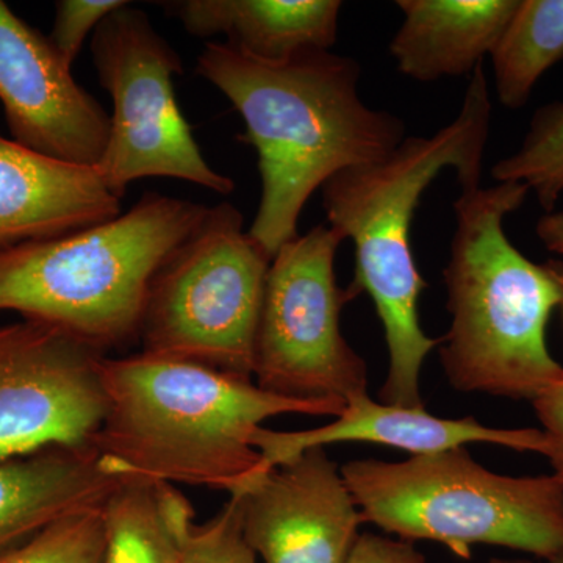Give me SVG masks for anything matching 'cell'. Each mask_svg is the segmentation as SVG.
I'll list each match as a JSON object with an SVG mask.
<instances>
[{"instance_id": "obj_22", "label": "cell", "mask_w": 563, "mask_h": 563, "mask_svg": "<svg viewBox=\"0 0 563 563\" xmlns=\"http://www.w3.org/2000/svg\"><path fill=\"white\" fill-rule=\"evenodd\" d=\"M102 506L54 521L25 542L0 553V563H102Z\"/></svg>"}, {"instance_id": "obj_1", "label": "cell", "mask_w": 563, "mask_h": 563, "mask_svg": "<svg viewBox=\"0 0 563 563\" xmlns=\"http://www.w3.org/2000/svg\"><path fill=\"white\" fill-rule=\"evenodd\" d=\"M196 73L242 114L239 140L257 152L262 195L247 232L272 258L299 235L303 207L325 181L406 140L401 118L362 101V68L346 55L310 51L263 62L211 41Z\"/></svg>"}, {"instance_id": "obj_10", "label": "cell", "mask_w": 563, "mask_h": 563, "mask_svg": "<svg viewBox=\"0 0 563 563\" xmlns=\"http://www.w3.org/2000/svg\"><path fill=\"white\" fill-rule=\"evenodd\" d=\"M106 352L55 325H0V461L91 448L107 415Z\"/></svg>"}, {"instance_id": "obj_19", "label": "cell", "mask_w": 563, "mask_h": 563, "mask_svg": "<svg viewBox=\"0 0 563 563\" xmlns=\"http://www.w3.org/2000/svg\"><path fill=\"white\" fill-rule=\"evenodd\" d=\"M490 57L498 101L523 109L543 74L563 60V0H520Z\"/></svg>"}, {"instance_id": "obj_12", "label": "cell", "mask_w": 563, "mask_h": 563, "mask_svg": "<svg viewBox=\"0 0 563 563\" xmlns=\"http://www.w3.org/2000/svg\"><path fill=\"white\" fill-rule=\"evenodd\" d=\"M242 499L244 539L265 563H344L361 510L324 448L276 466Z\"/></svg>"}, {"instance_id": "obj_13", "label": "cell", "mask_w": 563, "mask_h": 563, "mask_svg": "<svg viewBox=\"0 0 563 563\" xmlns=\"http://www.w3.org/2000/svg\"><path fill=\"white\" fill-rule=\"evenodd\" d=\"M96 168L55 161L0 133V252L120 217Z\"/></svg>"}, {"instance_id": "obj_27", "label": "cell", "mask_w": 563, "mask_h": 563, "mask_svg": "<svg viewBox=\"0 0 563 563\" xmlns=\"http://www.w3.org/2000/svg\"><path fill=\"white\" fill-rule=\"evenodd\" d=\"M490 563H531V562H521V561H506V559H493ZM543 563H563V551L554 558L547 559Z\"/></svg>"}, {"instance_id": "obj_17", "label": "cell", "mask_w": 563, "mask_h": 563, "mask_svg": "<svg viewBox=\"0 0 563 563\" xmlns=\"http://www.w3.org/2000/svg\"><path fill=\"white\" fill-rule=\"evenodd\" d=\"M520 0H398L404 21L393 36L396 69L422 84L472 76L501 38Z\"/></svg>"}, {"instance_id": "obj_8", "label": "cell", "mask_w": 563, "mask_h": 563, "mask_svg": "<svg viewBox=\"0 0 563 563\" xmlns=\"http://www.w3.org/2000/svg\"><path fill=\"white\" fill-rule=\"evenodd\" d=\"M91 55L103 90L113 101L110 136L99 177L118 199L132 181L172 177L231 195L235 181L214 172L199 150L176 101L173 77L180 55L143 10L129 2L92 33Z\"/></svg>"}, {"instance_id": "obj_5", "label": "cell", "mask_w": 563, "mask_h": 563, "mask_svg": "<svg viewBox=\"0 0 563 563\" xmlns=\"http://www.w3.org/2000/svg\"><path fill=\"white\" fill-rule=\"evenodd\" d=\"M209 207L146 192L114 220L0 252V312L103 352L139 339L154 274Z\"/></svg>"}, {"instance_id": "obj_23", "label": "cell", "mask_w": 563, "mask_h": 563, "mask_svg": "<svg viewBox=\"0 0 563 563\" xmlns=\"http://www.w3.org/2000/svg\"><path fill=\"white\" fill-rule=\"evenodd\" d=\"M128 3L125 0H58L49 41L62 60L73 68L88 36L109 14Z\"/></svg>"}, {"instance_id": "obj_20", "label": "cell", "mask_w": 563, "mask_h": 563, "mask_svg": "<svg viewBox=\"0 0 563 563\" xmlns=\"http://www.w3.org/2000/svg\"><path fill=\"white\" fill-rule=\"evenodd\" d=\"M492 177L526 185L547 213L554 211L563 195V101L533 113L523 143L493 165Z\"/></svg>"}, {"instance_id": "obj_3", "label": "cell", "mask_w": 563, "mask_h": 563, "mask_svg": "<svg viewBox=\"0 0 563 563\" xmlns=\"http://www.w3.org/2000/svg\"><path fill=\"white\" fill-rule=\"evenodd\" d=\"M107 415L91 448L114 473L247 492L272 472L252 439L279 415L339 417L346 404L296 401L254 380L140 354L102 363Z\"/></svg>"}, {"instance_id": "obj_21", "label": "cell", "mask_w": 563, "mask_h": 563, "mask_svg": "<svg viewBox=\"0 0 563 563\" xmlns=\"http://www.w3.org/2000/svg\"><path fill=\"white\" fill-rule=\"evenodd\" d=\"M169 507L180 536V563H255V553L244 539L242 499L231 495L217 517L195 523L191 504L177 488H169Z\"/></svg>"}, {"instance_id": "obj_14", "label": "cell", "mask_w": 563, "mask_h": 563, "mask_svg": "<svg viewBox=\"0 0 563 563\" xmlns=\"http://www.w3.org/2000/svg\"><path fill=\"white\" fill-rule=\"evenodd\" d=\"M342 442L384 444L413 455L442 453L468 443L544 453V435L540 429L488 428L474 418L448 420L433 417L424 409L373 401L368 393L350 399L336 420L321 428L298 432L261 428L252 439V444L272 468L295 461L310 448Z\"/></svg>"}, {"instance_id": "obj_18", "label": "cell", "mask_w": 563, "mask_h": 563, "mask_svg": "<svg viewBox=\"0 0 563 563\" xmlns=\"http://www.w3.org/2000/svg\"><path fill=\"white\" fill-rule=\"evenodd\" d=\"M169 487L147 477H129L110 493L102 506V563H180Z\"/></svg>"}, {"instance_id": "obj_25", "label": "cell", "mask_w": 563, "mask_h": 563, "mask_svg": "<svg viewBox=\"0 0 563 563\" xmlns=\"http://www.w3.org/2000/svg\"><path fill=\"white\" fill-rule=\"evenodd\" d=\"M344 563H426V559L409 542L363 532Z\"/></svg>"}, {"instance_id": "obj_2", "label": "cell", "mask_w": 563, "mask_h": 563, "mask_svg": "<svg viewBox=\"0 0 563 563\" xmlns=\"http://www.w3.org/2000/svg\"><path fill=\"white\" fill-rule=\"evenodd\" d=\"M484 63L470 76L457 117L431 136H409L380 161L336 173L321 188L329 228L351 240L355 276L347 295L366 292L384 325L388 374L380 399L424 409L420 374L442 339L426 335L418 301L428 287L410 242L415 211L429 185L453 168L462 191L481 188L492 128Z\"/></svg>"}, {"instance_id": "obj_15", "label": "cell", "mask_w": 563, "mask_h": 563, "mask_svg": "<svg viewBox=\"0 0 563 563\" xmlns=\"http://www.w3.org/2000/svg\"><path fill=\"white\" fill-rule=\"evenodd\" d=\"M128 479L92 448H47L0 461V553L66 515L102 506Z\"/></svg>"}, {"instance_id": "obj_28", "label": "cell", "mask_w": 563, "mask_h": 563, "mask_svg": "<svg viewBox=\"0 0 563 563\" xmlns=\"http://www.w3.org/2000/svg\"><path fill=\"white\" fill-rule=\"evenodd\" d=\"M562 307H563V302H562Z\"/></svg>"}, {"instance_id": "obj_4", "label": "cell", "mask_w": 563, "mask_h": 563, "mask_svg": "<svg viewBox=\"0 0 563 563\" xmlns=\"http://www.w3.org/2000/svg\"><path fill=\"white\" fill-rule=\"evenodd\" d=\"M529 192L501 181L455 199L443 272L451 325L439 346L455 390L532 402L563 380L547 343L548 322L563 302V265L529 261L504 229Z\"/></svg>"}, {"instance_id": "obj_6", "label": "cell", "mask_w": 563, "mask_h": 563, "mask_svg": "<svg viewBox=\"0 0 563 563\" xmlns=\"http://www.w3.org/2000/svg\"><path fill=\"white\" fill-rule=\"evenodd\" d=\"M342 476L363 521L404 540H432L468 561L473 544L554 558L563 551V484L512 477L474 462L465 446L409 461H352Z\"/></svg>"}, {"instance_id": "obj_24", "label": "cell", "mask_w": 563, "mask_h": 563, "mask_svg": "<svg viewBox=\"0 0 563 563\" xmlns=\"http://www.w3.org/2000/svg\"><path fill=\"white\" fill-rule=\"evenodd\" d=\"M532 406L543 426V455L553 466L554 476L563 484V380L537 396Z\"/></svg>"}, {"instance_id": "obj_26", "label": "cell", "mask_w": 563, "mask_h": 563, "mask_svg": "<svg viewBox=\"0 0 563 563\" xmlns=\"http://www.w3.org/2000/svg\"><path fill=\"white\" fill-rule=\"evenodd\" d=\"M536 233L548 251L563 257V211L544 213L537 222Z\"/></svg>"}, {"instance_id": "obj_7", "label": "cell", "mask_w": 563, "mask_h": 563, "mask_svg": "<svg viewBox=\"0 0 563 563\" xmlns=\"http://www.w3.org/2000/svg\"><path fill=\"white\" fill-rule=\"evenodd\" d=\"M272 261L244 231L242 211L229 202L209 207L152 277L141 352L252 380Z\"/></svg>"}, {"instance_id": "obj_16", "label": "cell", "mask_w": 563, "mask_h": 563, "mask_svg": "<svg viewBox=\"0 0 563 563\" xmlns=\"http://www.w3.org/2000/svg\"><path fill=\"white\" fill-rule=\"evenodd\" d=\"M185 32L263 62L331 51L339 38L340 0H180L163 3Z\"/></svg>"}, {"instance_id": "obj_9", "label": "cell", "mask_w": 563, "mask_h": 563, "mask_svg": "<svg viewBox=\"0 0 563 563\" xmlns=\"http://www.w3.org/2000/svg\"><path fill=\"white\" fill-rule=\"evenodd\" d=\"M343 236L317 225L274 255L254 346L262 390L296 401L346 404L368 393V369L340 325L346 290L336 285Z\"/></svg>"}, {"instance_id": "obj_11", "label": "cell", "mask_w": 563, "mask_h": 563, "mask_svg": "<svg viewBox=\"0 0 563 563\" xmlns=\"http://www.w3.org/2000/svg\"><path fill=\"white\" fill-rule=\"evenodd\" d=\"M0 102L11 140L55 161L96 168L111 120L74 79L49 36L0 0Z\"/></svg>"}]
</instances>
